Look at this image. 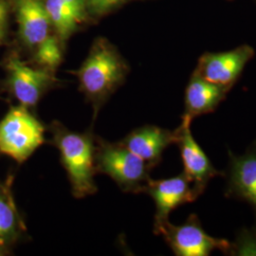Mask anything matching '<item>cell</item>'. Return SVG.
<instances>
[{
    "label": "cell",
    "mask_w": 256,
    "mask_h": 256,
    "mask_svg": "<svg viewBox=\"0 0 256 256\" xmlns=\"http://www.w3.org/2000/svg\"><path fill=\"white\" fill-rule=\"evenodd\" d=\"M48 16L61 41L68 39L79 24L64 0H46Z\"/></svg>",
    "instance_id": "obj_15"
},
{
    "label": "cell",
    "mask_w": 256,
    "mask_h": 256,
    "mask_svg": "<svg viewBox=\"0 0 256 256\" xmlns=\"http://www.w3.org/2000/svg\"><path fill=\"white\" fill-rule=\"evenodd\" d=\"M254 56V48L248 45L225 52H206L200 58L194 72L208 82L230 90Z\"/></svg>",
    "instance_id": "obj_6"
},
{
    "label": "cell",
    "mask_w": 256,
    "mask_h": 256,
    "mask_svg": "<svg viewBox=\"0 0 256 256\" xmlns=\"http://www.w3.org/2000/svg\"><path fill=\"white\" fill-rule=\"evenodd\" d=\"M154 232L164 238L167 245L178 256H208L216 250L230 254L232 248L228 240L209 236L196 214H192L185 223L178 226L167 220L154 227Z\"/></svg>",
    "instance_id": "obj_5"
},
{
    "label": "cell",
    "mask_w": 256,
    "mask_h": 256,
    "mask_svg": "<svg viewBox=\"0 0 256 256\" xmlns=\"http://www.w3.org/2000/svg\"><path fill=\"white\" fill-rule=\"evenodd\" d=\"M229 158L225 196L247 202L256 218V140L243 155H234L229 150Z\"/></svg>",
    "instance_id": "obj_10"
},
{
    "label": "cell",
    "mask_w": 256,
    "mask_h": 256,
    "mask_svg": "<svg viewBox=\"0 0 256 256\" xmlns=\"http://www.w3.org/2000/svg\"><path fill=\"white\" fill-rule=\"evenodd\" d=\"M8 16L7 5L3 0H0V34L3 36V30L6 26Z\"/></svg>",
    "instance_id": "obj_20"
},
{
    "label": "cell",
    "mask_w": 256,
    "mask_h": 256,
    "mask_svg": "<svg viewBox=\"0 0 256 256\" xmlns=\"http://www.w3.org/2000/svg\"><path fill=\"white\" fill-rule=\"evenodd\" d=\"M122 1L124 0H86V3L94 12L102 14L110 10Z\"/></svg>",
    "instance_id": "obj_18"
},
{
    "label": "cell",
    "mask_w": 256,
    "mask_h": 256,
    "mask_svg": "<svg viewBox=\"0 0 256 256\" xmlns=\"http://www.w3.org/2000/svg\"><path fill=\"white\" fill-rule=\"evenodd\" d=\"M48 130L52 134L50 144L60 153L63 165L72 186L74 198H82L98 191L94 176L95 167V135L92 131L78 133L70 131L60 122L54 120Z\"/></svg>",
    "instance_id": "obj_1"
},
{
    "label": "cell",
    "mask_w": 256,
    "mask_h": 256,
    "mask_svg": "<svg viewBox=\"0 0 256 256\" xmlns=\"http://www.w3.org/2000/svg\"><path fill=\"white\" fill-rule=\"evenodd\" d=\"M8 82L12 94L19 104L28 108H36L38 102L55 82L50 70L34 68L18 57H10L7 63Z\"/></svg>",
    "instance_id": "obj_7"
},
{
    "label": "cell",
    "mask_w": 256,
    "mask_h": 256,
    "mask_svg": "<svg viewBox=\"0 0 256 256\" xmlns=\"http://www.w3.org/2000/svg\"><path fill=\"white\" fill-rule=\"evenodd\" d=\"M6 245H7V244H5V243H3V242L0 241V256L5 254V252H7V250H6Z\"/></svg>",
    "instance_id": "obj_21"
},
{
    "label": "cell",
    "mask_w": 256,
    "mask_h": 256,
    "mask_svg": "<svg viewBox=\"0 0 256 256\" xmlns=\"http://www.w3.org/2000/svg\"><path fill=\"white\" fill-rule=\"evenodd\" d=\"M24 230L23 223L9 189L0 188V241L8 244L16 240Z\"/></svg>",
    "instance_id": "obj_14"
},
{
    "label": "cell",
    "mask_w": 256,
    "mask_h": 256,
    "mask_svg": "<svg viewBox=\"0 0 256 256\" xmlns=\"http://www.w3.org/2000/svg\"><path fill=\"white\" fill-rule=\"evenodd\" d=\"M68 4V8L72 12L74 18L80 24L86 18V0H64Z\"/></svg>",
    "instance_id": "obj_19"
},
{
    "label": "cell",
    "mask_w": 256,
    "mask_h": 256,
    "mask_svg": "<svg viewBox=\"0 0 256 256\" xmlns=\"http://www.w3.org/2000/svg\"><path fill=\"white\" fill-rule=\"evenodd\" d=\"M46 128L30 108L12 106L0 120V153L23 164L46 142Z\"/></svg>",
    "instance_id": "obj_4"
},
{
    "label": "cell",
    "mask_w": 256,
    "mask_h": 256,
    "mask_svg": "<svg viewBox=\"0 0 256 256\" xmlns=\"http://www.w3.org/2000/svg\"><path fill=\"white\" fill-rule=\"evenodd\" d=\"M63 50L60 39L48 36L34 50V61L39 68L54 72L61 64Z\"/></svg>",
    "instance_id": "obj_16"
},
{
    "label": "cell",
    "mask_w": 256,
    "mask_h": 256,
    "mask_svg": "<svg viewBox=\"0 0 256 256\" xmlns=\"http://www.w3.org/2000/svg\"><path fill=\"white\" fill-rule=\"evenodd\" d=\"M96 172L108 176L126 192H144L152 168L122 144L95 137Z\"/></svg>",
    "instance_id": "obj_3"
},
{
    "label": "cell",
    "mask_w": 256,
    "mask_h": 256,
    "mask_svg": "<svg viewBox=\"0 0 256 256\" xmlns=\"http://www.w3.org/2000/svg\"><path fill=\"white\" fill-rule=\"evenodd\" d=\"M128 72V64L114 46L104 39L94 43L86 59L75 72L80 90L92 104L93 119L110 95L124 82Z\"/></svg>",
    "instance_id": "obj_2"
},
{
    "label": "cell",
    "mask_w": 256,
    "mask_h": 256,
    "mask_svg": "<svg viewBox=\"0 0 256 256\" xmlns=\"http://www.w3.org/2000/svg\"><path fill=\"white\" fill-rule=\"evenodd\" d=\"M230 254L232 256H256V226L254 229L242 230L236 242L232 244Z\"/></svg>",
    "instance_id": "obj_17"
},
{
    "label": "cell",
    "mask_w": 256,
    "mask_h": 256,
    "mask_svg": "<svg viewBox=\"0 0 256 256\" xmlns=\"http://www.w3.org/2000/svg\"><path fill=\"white\" fill-rule=\"evenodd\" d=\"M1 37H2V34H0V38H1Z\"/></svg>",
    "instance_id": "obj_22"
},
{
    "label": "cell",
    "mask_w": 256,
    "mask_h": 256,
    "mask_svg": "<svg viewBox=\"0 0 256 256\" xmlns=\"http://www.w3.org/2000/svg\"><path fill=\"white\" fill-rule=\"evenodd\" d=\"M176 140L174 130L146 124L131 131L120 140V144L153 169L162 162L165 149L176 144Z\"/></svg>",
    "instance_id": "obj_11"
},
{
    "label": "cell",
    "mask_w": 256,
    "mask_h": 256,
    "mask_svg": "<svg viewBox=\"0 0 256 256\" xmlns=\"http://www.w3.org/2000/svg\"><path fill=\"white\" fill-rule=\"evenodd\" d=\"M230 90L208 82L192 74L185 90L182 118L192 120L196 117L214 112L224 101Z\"/></svg>",
    "instance_id": "obj_12"
},
{
    "label": "cell",
    "mask_w": 256,
    "mask_h": 256,
    "mask_svg": "<svg viewBox=\"0 0 256 256\" xmlns=\"http://www.w3.org/2000/svg\"><path fill=\"white\" fill-rule=\"evenodd\" d=\"M144 192L155 202L156 214L154 227L169 220L172 210L183 204L196 202L200 196L190 178L182 173L174 178L165 180H150Z\"/></svg>",
    "instance_id": "obj_8"
},
{
    "label": "cell",
    "mask_w": 256,
    "mask_h": 256,
    "mask_svg": "<svg viewBox=\"0 0 256 256\" xmlns=\"http://www.w3.org/2000/svg\"><path fill=\"white\" fill-rule=\"evenodd\" d=\"M19 32L22 41L36 50L46 37L50 27L45 3L41 0H16Z\"/></svg>",
    "instance_id": "obj_13"
},
{
    "label": "cell",
    "mask_w": 256,
    "mask_h": 256,
    "mask_svg": "<svg viewBox=\"0 0 256 256\" xmlns=\"http://www.w3.org/2000/svg\"><path fill=\"white\" fill-rule=\"evenodd\" d=\"M191 124L192 120L182 118L180 126L174 129L176 135V144L178 146L182 156L183 173L190 178L196 190L202 194L212 178L223 174L214 168L210 158L192 137Z\"/></svg>",
    "instance_id": "obj_9"
}]
</instances>
